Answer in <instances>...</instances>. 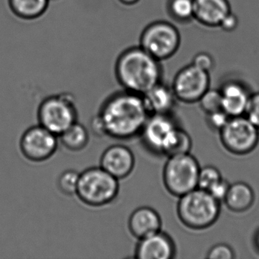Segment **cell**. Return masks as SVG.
<instances>
[{
	"mask_svg": "<svg viewBox=\"0 0 259 259\" xmlns=\"http://www.w3.org/2000/svg\"><path fill=\"white\" fill-rule=\"evenodd\" d=\"M150 115L142 95L122 90L110 95L92 120L94 133L116 140L140 136Z\"/></svg>",
	"mask_w": 259,
	"mask_h": 259,
	"instance_id": "6da1fadb",
	"label": "cell"
},
{
	"mask_svg": "<svg viewBox=\"0 0 259 259\" xmlns=\"http://www.w3.org/2000/svg\"><path fill=\"white\" fill-rule=\"evenodd\" d=\"M161 62L140 46L128 48L117 59L115 74L123 90L143 95L161 82Z\"/></svg>",
	"mask_w": 259,
	"mask_h": 259,
	"instance_id": "7a4b0ae2",
	"label": "cell"
},
{
	"mask_svg": "<svg viewBox=\"0 0 259 259\" xmlns=\"http://www.w3.org/2000/svg\"><path fill=\"white\" fill-rule=\"evenodd\" d=\"M177 212L182 224L188 228L204 230L218 221L221 202L207 191L196 188L179 198Z\"/></svg>",
	"mask_w": 259,
	"mask_h": 259,
	"instance_id": "3957f363",
	"label": "cell"
},
{
	"mask_svg": "<svg viewBox=\"0 0 259 259\" xmlns=\"http://www.w3.org/2000/svg\"><path fill=\"white\" fill-rule=\"evenodd\" d=\"M119 181L101 166L88 168L80 174L75 195L86 205L104 207L119 195Z\"/></svg>",
	"mask_w": 259,
	"mask_h": 259,
	"instance_id": "277c9868",
	"label": "cell"
},
{
	"mask_svg": "<svg viewBox=\"0 0 259 259\" xmlns=\"http://www.w3.org/2000/svg\"><path fill=\"white\" fill-rule=\"evenodd\" d=\"M38 124L60 136L78 122V112L75 98L69 93L47 97L37 109Z\"/></svg>",
	"mask_w": 259,
	"mask_h": 259,
	"instance_id": "5b68a950",
	"label": "cell"
},
{
	"mask_svg": "<svg viewBox=\"0 0 259 259\" xmlns=\"http://www.w3.org/2000/svg\"><path fill=\"white\" fill-rule=\"evenodd\" d=\"M200 169L198 160L190 153L169 157L163 166V185L169 194L180 198L198 188Z\"/></svg>",
	"mask_w": 259,
	"mask_h": 259,
	"instance_id": "8992f818",
	"label": "cell"
},
{
	"mask_svg": "<svg viewBox=\"0 0 259 259\" xmlns=\"http://www.w3.org/2000/svg\"><path fill=\"white\" fill-rule=\"evenodd\" d=\"M181 36L174 24L157 21L142 31L139 46L160 62L170 59L180 49Z\"/></svg>",
	"mask_w": 259,
	"mask_h": 259,
	"instance_id": "52a82bcc",
	"label": "cell"
},
{
	"mask_svg": "<svg viewBox=\"0 0 259 259\" xmlns=\"http://www.w3.org/2000/svg\"><path fill=\"white\" fill-rule=\"evenodd\" d=\"M219 136L223 147L235 155L252 152L259 142L258 128L245 116L230 117Z\"/></svg>",
	"mask_w": 259,
	"mask_h": 259,
	"instance_id": "ba28073f",
	"label": "cell"
},
{
	"mask_svg": "<svg viewBox=\"0 0 259 259\" xmlns=\"http://www.w3.org/2000/svg\"><path fill=\"white\" fill-rule=\"evenodd\" d=\"M59 144L58 136L38 124L24 132L19 142V148L27 160L34 163H42L50 160L56 154Z\"/></svg>",
	"mask_w": 259,
	"mask_h": 259,
	"instance_id": "9c48e42d",
	"label": "cell"
},
{
	"mask_svg": "<svg viewBox=\"0 0 259 259\" xmlns=\"http://www.w3.org/2000/svg\"><path fill=\"white\" fill-rule=\"evenodd\" d=\"M210 85V72L190 63L177 72L171 88L177 101L191 104L198 103Z\"/></svg>",
	"mask_w": 259,
	"mask_h": 259,
	"instance_id": "30bf717a",
	"label": "cell"
},
{
	"mask_svg": "<svg viewBox=\"0 0 259 259\" xmlns=\"http://www.w3.org/2000/svg\"><path fill=\"white\" fill-rule=\"evenodd\" d=\"M177 126L170 114L151 115L139 136L147 149L162 154L168 138Z\"/></svg>",
	"mask_w": 259,
	"mask_h": 259,
	"instance_id": "8fae6325",
	"label": "cell"
},
{
	"mask_svg": "<svg viewBox=\"0 0 259 259\" xmlns=\"http://www.w3.org/2000/svg\"><path fill=\"white\" fill-rule=\"evenodd\" d=\"M136 166V158L133 151L123 145H113L103 152L100 166L110 175L123 180L131 175Z\"/></svg>",
	"mask_w": 259,
	"mask_h": 259,
	"instance_id": "7c38bea8",
	"label": "cell"
},
{
	"mask_svg": "<svg viewBox=\"0 0 259 259\" xmlns=\"http://www.w3.org/2000/svg\"><path fill=\"white\" fill-rule=\"evenodd\" d=\"M175 254L174 240L162 230L139 239L135 250V257L138 259H171Z\"/></svg>",
	"mask_w": 259,
	"mask_h": 259,
	"instance_id": "4fadbf2b",
	"label": "cell"
},
{
	"mask_svg": "<svg viewBox=\"0 0 259 259\" xmlns=\"http://www.w3.org/2000/svg\"><path fill=\"white\" fill-rule=\"evenodd\" d=\"M222 98V110L230 117L244 116L251 92L240 80L228 79L219 89Z\"/></svg>",
	"mask_w": 259,
	"mask_h": 259,
	"instance_id": "5bb4252c",
	"label": "cell"
},
{
	"mask_svg": "<svg viewBox=\"0 0 259 259\" xmlns=\"http://www.w3.org/2000/svg\"><path fill=\"white\" fill-rule=\"evenodd\" d=\"M231 12L229 0H194V21L207 28H219Z\"/></svg>",
	"mask_w": 259,
	"mask_h": 259,
	"instance_id": "9a60e30c",
	"label": "cell"
},
{
	"mask_svg": "<svg viewBox=\"0 0 259 259\" xmlns=\"http://www.w3.org/2000/svg\"><path fill=\"white\" fill-rule=\"evenodd\" d=\"M128 227L132 236L139 240L160 231L162 220L157 210L148 206L138 207L130 215Z\"/></svg>",
	"mask_w": 259,
	"mask_h": 259,
	"instance_id": "2e32d148",
	"label": "cell"
},
{
	"mask_svg": "<svg viewBox=\"0 0 259 259\" xmlns=\"http://www.w3.org/2000/svg\"><path fill=\"white\" fill-rule=\"evenodd\" d=\"M142 98L150 116L170 114L177 101L171 86L166 85L163 81L144 94Z\"/></svg>",
	"mask_w": 259,
	"mask_h": 259,
	"instance_id": "e0dca14e",
	"label": "cell"
},
{
	"mask_svg": "<svg viewBox=\"0 0 259 259\" xmlns=\"http://www.w3.org/2000/svg\"><path fill=\"white\" fill-rule=\"evenodd\" d=\"M254 198V190L248 183L236 182L230 184L224 202L231 211L242 213L251 208Z\"/></svg>",
	"mask_w": 259,
	"mask_h": 259,
	"instance_id": "ac0fdd59",
	"label": "cell"
},
{
	"mask_svg": "<svg viewBox=\"0 0 259 259\" xmlns=\"http://www.w3.org/2000/svg\"><path fill=\"white\" fill-rule=\"evenodd\" d=\"M51 0H9L10 10L15 16L24 20H34L41 17Z\"/></svg>",
	"mask_w": 259,
	"mask_h": 259,
	"instance_id": "d6986e66",
	"label": "cell"
},
{
	"mask_svg": "<svg viewBox=\"0 0 259 259\" xmlns=\"http://www.w3.org/2000/svg\"><path fill=\"white\" fill-rule=\"evenodd\" d=\"M58 137L60 143L72 152H79L84 150L90 139L87 128L78 122L72 124Z\"/></svg>",
	"mask_w": 259,
	"mask_h": 259,
	"instance_id": "ffe728a7",
	"label": "cell"
},
{
	"mask_svg": "<svg viewBox=\"0 0 259 259\" xmlns=\"http://www.w3.org/2000/svg\"><path fill=\"white\" fill-rule=\"evenodd\" d=\"M192 147V140L189 133L183 128L177 126L168 138L162 154L169 157L189 154Z\"/></svg>",
	"mask_w": 259,
	"mask_h": 259,
	"instance_id": "44dd1931",
	"label": "cell"
},
{
	"mask_svg": "<svg viewBox=\"0 0 259 259\" xmlns=\"http://www.w3.org/2000/svg\"><path fill=\"white\" fill-rule=\"evenodd\" d=\"M166 12L174 22L189 23L194 21V0H167Z\"/></svg>",
	"mask_w": 259,
	"mask_h": 259,
	"instance_id": "7402d4cb",
	"label": "cell"
},
{
	"mask_svg": "<svg viewBox=\"0 0 259 259\" xmlns=\"http://www.w3.org/2000/svg\"><path fill=\"white\" fill-rule=\"evenodd\" d=\"M79 172L74 169H67L62 172L57 180L59 190L69 196L75 195L79 181Z\"/></svg>",
	"mask_w": 259,
	"mask_h": 259,
	"instance_id": "603a6c76",
	"label": "cell"
},
{
	"mask_svg": "<svg viewBox=\"0 0 259 259\" xmlns=\"http://www.w3.org/2000/svg\"><path fill=\"white\" fill-rule=\"evenodd\" d=\"M205 114L222 110V98L219 89H209L198 101Z\"/></svg>",
	"mask_w": 259,
	"mask_h": 259,
	"instance_id": "cb8c5ba5",
	"label": "cell"
},
{
	"mask_svg": "<svg viewBox=\"0 0 259 259\" xmlns=\"http://www.w3.org/2000/svg\"><path fill=\"white\" fill-rule=\"evenodd\" d=\"M223 178L218 168L213 166H206L201 167L198 174V188L203 190L209 189Z\"/></svg>",
	"mask_w": 259,
	"mask_h": 259,
	"instance_id": "d4e9b609",
	"label": "cell"
},
{
	"mask_svg": "<svg viewBox=\"0 0 259 259\" xmlns=\"http://www.w3.org/2000/svg\"><path fill=\"white\" fill-rule=\"evenodd\" d=\"M244 116L259 130V92L250 95Z\"/></svg>",
	"mask_w": 259,
	"mask_h": 259,
	"instance_id": "484cf974",
	"label": "cell"
},
{
	"mask_svg": "<svg viewBox=\"0 0 259 259\" xmlns=\"http://www.w3.org/2000/svg\"><path fill=\"white\" fill-rule=\"evenodd\" d=\"M230 118L225 112L221 110L206 114V122L210 130L219 133L225 126Z\"/></svg>",
	"mask_w": 259,
	"mask_h": 259,
	"instance_id": "4316f807",
	"label": "cell"
},
{
	"mask_svg": "<svg viewBox=\"0 0 259 259\" xmlns=\"http://www.w3.org/2000/svg\"><path fill=\"white\" fill-rule=\"evenodd\" d=\"M206 257L208 259H233L235 257V253L230 245L220 243L210 248Z\"/></svg>",
	"mask_w": 259,
	"mask_h": 259,
	"instance_id": "83f0119b",
	"label": "cell"
},
{
	"mask_svg": "<svg viewBox=\"0 0 259 259\" xmlns=\"http://www.w3.org/2000/svg\"><path fill=\"white\" fill-rule=\"evenodd\" d=\"M192 64L206 72H210L213 70L215 66L214 60L210 54L205 52L197 54L192 60Z\"/></svg>",
	"mask_w": 259,
	"mask_h": 259,
	"instance_id": "f1b7e54d",
	"label": "cell"
},
{
	"mask_svg": "<svg viewBox=\"0 0 259 259\" xmlns=\"http://www.w3.org/2000/svg\"><path fill=\"white\" fill-rule=\"evenodd\" d=\"M230 184L225 179L222 178L216 184L213 185L207 192L219 202L224 201L228 192Z\"/></svg>",
	"mask_w": 259,
	"mask_h": 259,
	"instance_id": "f546056e",
	"label": "cell"
},
{
	"mask_svg": "<svg viewBox=\"0 0 259 259\" xmlns=\"http://www.w3.org/2000/svg\"><path fill=\"white\" fill-rule=\"evenodd\" d=\"M238 25H239V19H238L237 16L231 12L230 14L227 15L224 18V20L220 25L219 28L226 32H232L236 29Z\"/></svg>",
	"mask_w": 259,
	"mask_h": 259,
	"instance_id": "4dcf8cb0",
	"label": "cell"
},
{
	"mask_svg": "<svg viewBox=\"0 0 259 259\" xmlns=\"http://www.w3.org/2000/svg\"><path fill=\"white\" fill-rule=\"evenodd\" d=\"M120 4H123L125 6H128V7H131V6L136 5L140 2V0H119Z\"/></svg>",
	"mask_w": 259,
	"mask_h": 259,
	"instance_id": "1f68e13d",
	"label": "cell"
},
{
	"mask_svg": "<svg viewBox=\"0 0 259 259\" xmlns=\"http://www.w3.org/2000/svg\"><path fill=\"white\" fill-rule=\"evenodd\" d=\"M254 244H255V246L257 247L259 250V230L257 232V233H256L255 236H254Z\"/></svg>",
	"mask_w": 259,
	"mask_h": 259,
	"instance_id": "d6a6232c",
	"label": "cell"
}]
</instances>
